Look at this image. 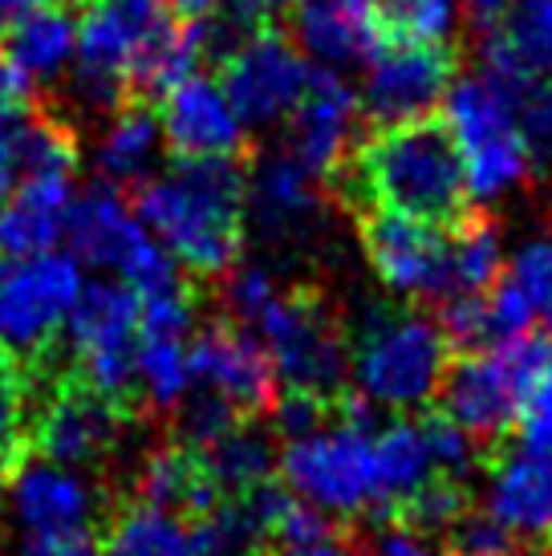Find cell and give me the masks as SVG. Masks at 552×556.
Wrapping results in <instances>:
<instances>
[{
	"instance_id": "obj_13",
	"label": "cell",
	"mask_w": 552,
	"mask_h": 556,
	"mask_svg": "<svg viewBox=\"0 0 552 556\" xmlns=\"http://www.w3.org/2000/svg\"><path fill=\"white\" fill-rule=\"evenodd\" d=\"M362 248L390 293L406 301L447 296V232L439 224L374 207L362 219Z\"/></svg>"
},
{
	"instance_id": "obj_48",
	"label": "cell",
	"mask_w": 552,
	"mask_h": 556,
	"mask_svg": "<svg viewBox=\"0 0 552 556\" xmlns=\"http://www.w3.org/2000/svg\"><path fill=\"white\" fill-rule=\"evenodd\" d=\"M280 556H362V553H357V544L341 536L338 528H329V532H322V536H313L305 544L280 548Z\"/></svg>"
},
{
	"instance_id": "obj_38",
	"label": "cell",
	"mask_w": 552,
	"mask_h": 556,
	"mask_svg": "<svg viewBox=\"0 0 552 556\" xmlns=\"http://www.w3.org/2000/svg\"><path fill=\"white\" fill-rule=\"evenodd\" d=\"M175 410H179V443L191 447L196 455L208 451L219 434H228L240 422L236 406H228L224 399H215L212 390H200V387L191 390Z\"/></svg>"
},
{
	"instance_id": "obj_33",
	"label": "cell",
	"mask_w": 552,
	"mask_h": 556,
	"mask_svg": "<svg viewBox=\"0 0 552 556\" xmlns=\"http://www.w3.org/2000/svg\"><path fill=\"white\" fill-rule=\"evenodd\" d=\"M135 390L154 410H175L196 390L191 374V338H163V333H138L135 350Z\"/></svg>"
},
{
	"instance_id": "obj_29",
	"label": "cell",
	"mask_w": 552,
	"mask_h": 556,
	"mask_svg": "<svg viewBox=\"0 0 552 556\" xmlns=\"http://www.w3.org/2000/svg\"><path fill=\"white\" fill-rule=\"evenodd\" d=\"M163 147V126L142 98H130L114 110V123L98 147V170L106 184H142L151 175L154 159Z\"/></svg>"
},
{
	"instance_id": "obj_53",
	"label": "cell",
	"mask_w": 552,
	"mask_h": 556,
	"mask_svg": "<svg viewBox=\"0 0 552 556\" xmlns=\"http://www.w3.org/2000/svg\"><path fill=\"white\" fill-rule=\"evenodd\" d=\"M540 321H544V329H549V338H552V305L544 313H540Z\"/></svg>"
},
{
	"instance_id": "obj_32",
	"label": "cell",
	"mask_w": 552,
	"mask_h": 556,
	"mask_svg": "<svg viewBox=\"0 0 552 556\" xmlns=\"http://www.w3.org/2000/svg\"><path fill=\"white\" fill-rule=\"evenodd\" d=\"M504 277V236L491 219L463 216L447 236V296L488 293ZM443 296V301H447Z\"/></svg>"
},
{
	"instance_id": "obj_8",
	"label": "cell",
	"mask_w": 552,
	"mask_h": 556,
	"mask_svg": "<svg viewBox=\"0 0 552 556\" xmlns=\"http://www.w3.org/2000/svg\"><path fill=\"white\" fill-rule=\"evenodd\" d=\"M252 333L261 338L264 354L273 362L276 382L322 399L341 390L350 370V345L322 296L276 293L252 321Z\"/></svg>"
},
{
	"instance_id": "obj_37",
	"label": "cell",
	"mask_w": 552,
	"mask_h": 556,
	"mask_svg": "<svg viewBox=\"0 0 552 556\" xmlns=\"http://www.w3.org/2000/svg\"><path fill=\"white\" fill-rule=\"evenodd\" d=\"M29 431V374L25 362L0 350V464H13Z\"/></svg>"
},
{
	"instance_id": "obj_14",
	"label": "cell",
	"mask_w": 552,
	"mask_h": 556,
	"mask_svg": "<svg viewBox=\"0 0 552 556\" xmlns=\"http://www.w3.org/2000/svg\"><path fill=\"white\" fill-rule=\"evenodd\" d=\"M362 93L338 70H309V86L289 114V151L301 167L325 184L338 179L357 147Z\"/></svg>"
},
{
	"instance_id": "obj_55",
	"label": "cell",
	"mask_w": 552,
	"mask_h": 556,
	"mask_svg": "<svg viewBox=\"0 0 552 556\" xmlns=\"http://www.w3.org/2000/svg\"><path fill=\"white\" fill-rule=\"evenodd\" d=\"M544 556H552V548H549V553H544Z\"/></svg>"
},
{
	"instance_id": "obj_41",
	"label": "cell",
	"mask_w": 552,
	"mask_h": 556,
	"mask_svg": "<svg viewBox=\"0 0 552 556\" xmlns=\"http://www.w3.org/2000/svg\"><path fill=\"white\" fill-rule=\"evenodd\" d=\"M512 106H516L532 155H552V74H537L524 81L520 90L512 93Z\"/></svg>"
},
{
	"instance_id": "obj_45",
	"label": "cell",
	"mask_w": 552,
	"mask_h": 556,
	"mask_svg": "<svg viewBox=\"0 0 552 556\" xmlns=\"http://www.w3.org/2000/svg\"><path fill=\"white\" fill-rule=\"evenodd\" d=\"M325 418H329V402L322 394H309V390H285L273 399V434H280L285 443L301 439V434L317 431Z\"/></svg>"
},
{
	"instance_id": "obj_16",
	"label": "cell",
	"mask_w": 552,
	"mask_h": 556,
	"mask_svg": "<svg viewBox=\"0 0 552 556\" xmlns=\"http://www.w3.org/2000/svg\"><path fill=\"white\" fill-rule=\"evenodd\" d=\"M126 427V406L118 399H106L81 378L65 382L49 394L41 415L33 422V443L41 451V459L65 467H86L102 464L110 451L118 447Z\"/></svg>"
},
{
	"instance_id": "obj_11",
	"label": "cell",
	"mask_w": 552,
	"mask_h": 556,
	"mask_svg": "<svg viewBox=\"0 0 552 556\" xmlns=\"http://www.w3.org/2000/svg\"><path fill=\"white\" fill-rule=\"evenodd\" d=\"M65 341L77 362V378L106 399L126 402V394L135 390L138 296L123 280L81 285L74 309L65 317Z\"/></svg>"
},
{
	"instance_id": "obj_47",
	"label": "cell",
	"mask_w": 552,
	"mask_h": 556,
	"mask_svg": "<svg viewBox=\"0 0 552 556\" xmlns=\"http://www.w3.org/2000/svg\"><path fill=\"white\" fill-rule=\"evenodd\" d=\"M369 556H439V553H435V544L423 532H414L406 525H390L386 532L374 536Z\"/></svg>"
},
{
	"instance_id": "obj_49",
	"label": "cell",
	"mask_w": 552,
	"mask_h": 556,
	"mask_svg": "<svg viewBox=\"0 0 552 556\" xmlns=\"http://www.w3.org/2000/svg\"><path fill=\"white\" fill-rule=\"evenodd\" d=\"M21 556H93L90 536H29Z\"/></svg>"
},
{
	"instance_id": "obj_12",
	"label": "cell",
	"mask_w": 552,
	"mask_h": 556,
	"mask_svg": "<svg viewBox=\"0 0 552 556\" xmlns=\"http://www.w3.org/2000/svg\"><path fill=\"white\" fill-rule=\"evenodd\" d=\"M309 86V62L285 33L256 29L228 46L219 62V90L252 130L285 123Z\"/></svg>"
},
{
	"instance_id": "obj_7",
	"label": "cell",
	"mask_w": 552,
	"mask_h": 556,
	"mask_svg": "<svg viewBox=\"0 0 552 556\" xmlns=\"http://www.w3.org/2000/svg\"><path fill=\"white\" fill-rule=\"evenodd\" d=\"M374 431L353 427L346 418H325L317 431L289 439L276 455L285 488L329 520H357L366 511H378Z\"/></svg>"
},
{
	"instance_id": "obj_3",
	"label": "cell",
	"mask_w": 552,
	"mask_h": 556,
	"mask_svg": "<svg viewBox=\"0 0 552 556\" xmlns=\"http://www.w3.org/2000/svg\"><path fill=\"white\" fill-rule=\"evenodd\" d=\"M179 29L171 0H86L77 21L74 93L90 110L142 98L159 53Z\"/></svg>"
},
{
	"instance_id": "obj_4",
	"label": "cell",
	"mask_w": 552,
	"mask_h": 556,
	"mask_svg": "<svg viewBox=\"0 0 552 556\" xmlns=\"http://www.w3.org/2000/svg\"><path fill=\"white\" fill-rule=\"evenodd\" d=\"M451 362L443 329L427 313L366 305L353 329L350 378L353 394L390 415H411L439 394Z\"/></svg>"
},
{
	"instance_id": "obj_15",
	"label": "cell",
	"mask_w": 552,
	"mask_h": 556,
	"mask_svg": "<svg viewBox=\"0 0 552 556\" xmlns=\"http://www.w3.org/2000/svg\"><path fill=\"white\" fill-rule=\"evenodd\" d=\"M451 81H455V53L447 46L386 41L369 62L362 106L374 114L378 126L430 118V110L443 106Z\"/></svg>"
},
{
	"instance_id": "obj_1",
	"label": "cell",
	"mask_w": 552,
	"mask_h": 556,
	"mask_svg": "<svg viewBox=\"0 0 552 556\" xmlns=\"http://www.w3.org/2000/svg\"><path fill=\"white\" fill-rule=\"evenodd\" d=\"M135 216L196 277H224L244 248V170L236 159H179L142 179Z\"/></svg>"
},
{
	"instance_id": "obj_24",
	"label": "cell",
	"mask_w": 552,
	"mask_h": 556,
	"mask_svg": "<svg viewBox=\"0 0 552 556\" xmlns=\"http://www.w3.org/2000/svg\"><path fill=\"white\" fill-rule=\"evenodd\" d=\"M537 74H552V0H512L484 41V78L512 98Z\"/></svg>"
},
{
	"instance_id": "obj_20",
	"label": "cell",
	"mask_w": 552,
	"mask_h": 556,
	"mask_svg": "<svg viewBox=\"0 0 552 556\" xmlns=\"http://www.w3.org/2000/svg\"><path fill=\"white\" fill-rule=\"evenodd\" d=\"M297 41L301 53L325 70L366 65L390 41L382 9L374 0H301L297 4Z\"/></svg>"
},
{
	"instance_id": "obj_35",
	"label": "cell",
	"mask_w": 552,
	"mask_h": 556,
	"mask_svg": "<svg viewBox=\"0 0 552 556\" xmlns=\"http://www.w3.org/2000/svg\"><path fill=\"white\" fill-rule=\"evenodd\" d=\"M390 41L411 46H447L460 25V0H390L382 9Z\"/></svg>"
},
{
	"instance_id": "obj_18",
	"label": "cell",
	"mask_w": 552,
	"mask_h": 556,
	"mask_svg": "<svg viewBox=\"0 0 552 556\" xmlns=\"http://www.w3.org/2000/svg\"><path fill=\"white\" fill-rule=\"evenodd\" d=\"M196 387L212 390L236 410H268L276 399V370L261 338L240 321H215L191 341Z\"/></svg>"
},
{
	"instance_id": "obj_43",
	"label": "cell",
	"mask_w": 552,
	"mask_h": 556,
	"mask_svg": "<svg viewBox=\"0 0 552 556\" xmlns=\"http://www.w3.org/2000/svg\"><path fill=\"white\" fill-rule=\"evenodd\" d=\"M276 293H280V289H276V277L264 268V264H244V268H231L224 301H228V309L236 321L252 325Z\"/></svg>"
},
{
	"instance_id": "obj_25",
	"label": "cell",
	"mask_w": 552,
	"mask_h": 556,
	"mask_svg": "<svg viewBox=\"0 0 552 556\" xmlns=\"http://www.w3.org/2000/svg\"><path fill=\"white\" fill-rule=\"evenodd\" d=\"M484 511L520 541L552 536V467L537 464L512 447L491 467L488 508Z\"/></svg>"
},
{
	"instance_id": "obj_22",
	"label": "cell",
	"mask_w": 552,
	"mask_h": 556,
	"mask_svg": "<svg viewBox=\"0 0 552 556\" xmlns=\"http://www.w3.org/2000/svg\"><path fill=\"white\" fill-rule=\"evenodd\" d=\"M244 216L256 219L268 240H292L317 219V179L292 151H268L244 175Z\"/></svg>"
},
{
	"instance_id": "obj_39",
	"label": "cell",
	"mask_w": 552,
	"mask_h": 556,
	"mask_svg": "<svg viewBox=\"0 0 552 556\" xmlns=\"http://www.w3.org/2000/svg\"><path fill=\"white\" fill-rule=\"evenodd\" d=\"M447 556H524L520 536H512L500 520L488 511H463L455 525L447 528Z\"/></svg>"
},
{
	"instance_id": "obj_27",
	"label": "cell",
	"mask_w": 552,
	"mask_h": 556,
	"mask_svg": "<svg viewBox=\"0 0 552 556\" xmlns=\"http://www.w3.org/2000/svg\"><path fill=\"white\" fill-rule=\"evenodd\" d=\"M135 488L142 504L171 508V511H179V516H184V511L187 516H200L203 508H212L215 500H219V488L208 479L200 455L191 447H184V443L151 451V455L138 464Z\"/></svg>"
},
{
	"instance_id": "obj_26",
	"label": "cell",
	"mask_w": 552,
	"mask_h": 556,
	"mask_svg": "<svg viewBox=\"0 0 552 556\" xmlns=\"http://www.w3.org/2000/svg\"><path fill=\"white\" fill-rule=\"evenodd\" d=\"M77 49V21L65 4L46 0L41 9H33L29 16H21L9 37L0 41V53L13 65H21L33 81L58 78L65 65L74 62Z\"/></svg>"
},
{
	"instance_id": "obj_31",
	"label": "cell",
	"mask_w": 552,
	"mask_h": 556,
	"mask_svg": "<svg viewBox=\"0 0 552 556\" xmlns=\"http://www.w3.org/2000/svg\"><path fill=\"white\" fill-rule=\"evenodd\" d=\"M93 556H196L191 525L179 511L138 500L110 520Z\"/></svg>"
},
{
	"instance_id": "obj_23",
	"label": "cell",
	"mask_w": 552,
	"mask_h": 556,
	"mask_svg": "<svg viewBox=\"0 0 552 556\" xmlns=\"http://www.w3.org/2000/svg\"><path fill=\"white\" fill-rule=\"evenodd\" d=\"M70 203H74V175L70 170L21 175L13 195L0 207V252L4 256L53 252L65 236Z\"/></svg>"
},
{
	"instance_id": "obj_52",
	"label": "cell",
	"mask_w": 552,
	"mask_h": 556,
	"mask_svg": "<svg viewBox=\"0 0 552 556\" xmlns=\"http://www.w3.org/2000/svg\"><path fill=\"white\" fill-rule=\"evenodd\" d=\"M175 4V13L187 16V21H203V16H212L219 9V0H171Z\"/></svg>"
},
{
	"instance_id": "obj_46",
	"label": "cell",
	"mask_w": 552,
	"mask_h": 556,
	"mask_svg": "<svg viewBox=\"0 0 552 556\" xmlns=\"http://www.w3.org/2000/svg\"><path fill=\"white\" fill-rule=\"evenodd\" d=\"M33 106H0V207L13 195L21 167H16V130Z\"/></svg>"
},
{
	"instance_id": "obj_17",
	"label": "cell",
	"mask_w": 552,
	"mask_h": 556,
	"mask_svg": "<svg viewBox=\"0 0 552 556\" xmlns=\"http://www.w3.org/2000/svg\"><path fill=\"white\" fill-rule=\"evenodd\" d=\"M159 126L175 159H236L248 142V126L231 110L219 81L191 74L159 93Z\"/></svg>"
},
{
	"instance_id": "obj_30",
	"label": "cell",
	"mask_w": 552,
	"mask_h": 556,
	"mask_svg": "<svg viewBox=\"0 0 552 556\" xmlns=\"http://www.w3.org/2000/svg\"><path fill=\"white\" fill-rule=\"evenodd\" d=\"M276 434L256 422H236L212 447L200 451V464L219 495H240L268 483L276 471Z\"/></svg>"
},
{
	"instance_id": "obj_10",
	"label": "cell",
	"mask_w": 552,
	"mask_h": 556,
	"mask_svg": "<svg viewBox=\"0 0 552 556\" xmlns=\"http://www.w3.org/2000/svg\"><path fill=\"white\" fill-rule=\"evenodd\" d=\"M479 443L463 434L447 415H399L374 431V483L378 511H394L430 479H467L476 467Z\"/></svg>"
},
{
	"instance_id": "obj_40",
	"label": "cell",
	"mask_w": 552,
	"mask_h": 556,
	"mask_svg": "<svg viewBox=\"0 0 552 556\" xmlns=\"http://www.w3.org/2000/svg\"><path fill=\"white\" fill-rule=\"evenodd\" d=\"M484 313H488L491 345L520 338V333H528V329L537 325V309H532V301L524 296V289L512 277H500L488 293H484Z\"/></svg>"
},
{
	"instance_id": "obj_36",
	"label": "cell",
	"mask_w": 552,
	"mask_h": 556,
	"mask_svg": "<svg viewBox=\"0 0 552 556\" xmlns=\"http://www.w3.org/2000/svg\"><path fill=\"white\" fill-rule=\"evenodd\" d=\"M463 511H467V488H463V479H430L427 488H418V492L394 511V520L414 532H447V528L460 520Z\"/></svg>"
},
{
	"instance_id": "obj_42",
	"label": "cell",
	"mask_w": 552,
	"mask_h": 556,
	"mask_svg": "<svg viewBox=\"0 0 552 556\" xmlns=\"http://www.w3.org/2000/svg\"><path fill=\"white\" fill-rule=\"evenodd\" d=\"M512 431H516V451L520 455L552 467V382H544V387L524 399Z\"/></svg>"
},
{
	"instance_id": "obj_28",
	"label": "cell",
	"mask_w": 552,
	"mask_h": 556,
	"mask_svg": "<svg viewBox=\"0 0 552 556\" xmlns=\"http://www.w3.org/2000/svg\"><path fill=\"white\" fill-rule=\"evenodd\" d=\"M273 544L268 516L261 504V488L240 495H219L191 525L196 556H264Z\"/></svg>"
},
{
	"instance_id": "obj_6",
	"label": "cell",
	"mask_w": 552,
	"mask_h": 556,
	"mask_svg": "<svg viewBox=\"0 0 552 556\" xmlns=\"http://www.w3.org/2000/svg\"><path fill=\"white\" fill-rule=\"evenodd\" d=\"M443 126L460 151L472 200H500L528 179L537 155L524 139L516 106L484 74L451 81L443 98Z\"/></svg>"
},
{
	"instance_id": "obj_9",
	"label": "cell",
	"mask_w": 552,
	"mask_h": 556,
	"mask_svg": "<svg viewBox=\"0 0 552 556\" xmlns=\"http://www.w3.org/2000/svg\"><path fill=\"white\" fill-rule=\"evenodd\" d=\"M81 264L70 252H0V350L33 357L49 350L81 293Z\"/></svg>"
},
{
	"instance_id": "obj_21",
	"label": "cell",
	"mask_w": 552,
	"mask_h": 556,
	"mask_svg": "<svg viewBox=\"0 0 552 556\" xmlns=\"http://www.w3.org/2000/svg\"><path fill=\"white\" fill-rule=\"evenodd\" d=\"M147 228L138 224L135 207L118 195L114 184H93L74 195L65 216V244L77 264H93L102 273H118L126 256L147 240Z\"/></svg>"
},
{
	"instance_id": "obj_50",
	"label": "cell",
	"mask_w": 552,
	"mask_h": 556,
	"mask_svg": "<svg viewBox=\"0 0 552 556\" xmlns=\"http://www.w3.org/2000/svg\"><path fill=\"white\" fill-rule=\"evenodd\" d=\"M46 0H0V41L9 37V29H13L21 16H29L33 9H41Z\"/></svg>"
},
{
	"instance_id": "obj_34",
	"label": "cell",
	"mask_w": 552,
	"mask_h": 556,
	"mask_svg": "<svg viewBox=\"0 0 552 556\" xmlns=\"http://www.w3.org/2000/svg\"><path fill=\"white\" fill-rule=\"evenodd\" d=\"M16 167H21V175H29V170H70L74 175L77 167L74 130L62 118H53V114L33 106L25 114L21 130H16Z\"/></svg>"
},
{
	"instance_id": "obj_44",
	"label": "cell",
	"mask_w": 552,
	"mask_h": 556,
	"mask_svg": "<svg viewBox=\"0 0 552 556\" xmlns=\"http://www.w3.org/2000/svg\"><path fill=\"white\" fill-rule=\"evenodd\" d=\"M507 277L524 289V296L532 301L537 317L552 305V240H528V244L512 256V273Z\"/></svg>"
},
{
	"instance_id": "obj_19",
	"label": "cell",
	"mask_w": 552,
	"mask_h": 556,
	"mask_svg": "<svg viewBox=\"0 0 552 556\" xmlns=\"http://www.w3.org/2000/svg\"><path fill=\"white\" fill-rule=\"evenodd\" d=\"M9 508L25 536H90L98 492L77 467L29 459L9 479Z\"/></svg>"
},
{
	"instance_id": "obj_5",
	"label": "cell",
	"mask_w": 552,
	"mask_h": 556,
	"mask_svg": "<svg viewBox=\"0 0 552 556\" xmlns=\"http://www.w3.org/2000/svg\"><path fill=\"white\" fill-rule=\"evenodd\" d=\"M544 382H552V338L528 329L520 338L447 362L439 402L463 434L488 447L516 427L524 399Z\"/></svg>"
},
{
	"instance_id": "obj_54",
	"label": "cell",
	"mask_w": 552,
	"mask_h": 556,
	"mask_svg": "<svg viewBox=\"0 0 552 556\" xmlns=\"http://www.w3.org/2000/svg\"><path fill=\"white\" fill-rule=\"evenodd\" d=\"M280 4H292V9H297V4H301V0H280Z\"/></svg>"
},
{
	"instance_id": "obj_51",
	"label": "cell",
	"mask_w": 552,
	"mask_h": 556,
	"mask_svg": "<svg viewBox=\"0 0 552 556\" xmlns=\"http://www.w3.org/2000/svg\"><path fill=\"white\" fill-rule=\"evenodd\" d=\"M460 4H467V13L476 16L479 25H495L512 0H460Z\"/></svg>"
},
{
	"instance_id": "obj_2",
	"label": "cell",
	"mask_w": 552,
	"mask_h": 556,
	"mask_svg": "<svg viewBox=\"0 0 552 556\" xmlns=\"http://www.w3.org/2000/svg\"><path fill=\"white\" fill-rule=\"evenodd\" d=\"M338 184L362 203L427 219L439 228L460 224L472 200L460 151L447 126L435 118L378 126L366 142L353 147Z\"/></svg>"
}]
</instances>
